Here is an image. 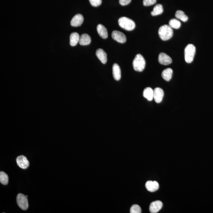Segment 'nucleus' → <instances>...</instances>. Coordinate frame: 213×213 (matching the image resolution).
Masks as SVG:
<instances>
[{"instance_id":"obj_1","label":"nucleus","mask_w":213,"mask_h":213,"mask_svg":"<svg viewBox=\"0 0 213 213\" xmlns=\"http://www.w3.org/2000/svg\"><path fill=\"white\" fill-rule=\"evenodd\" d=\"M158 34L162 40H168L172 37L173 34V29L169 25H163L160 27L158 30Z\"/></svg>"},{"instance_id":"obj_2","label":"nucleus","mask_w":213,"mask_h":213,"mask_svg":"<svg viewBox=\"0 0 213 213\" xmlns=\"http://www.w3.org/2000/svg\"><path fill=\"white\" fill-rule=\"evenodd\" d=\"M118 22L121 28L128 31L133 30L135 27V22L132 20L125 17L120 18Z\"/></svg>"},{"instance_id":"obj_3","label":"nucleus","mask_w":213,"mask_h":213,"mask_svg":"<svg viewBox=\"0 0 213 213\" xmlns=\"http://www.w3.org/2000/svg\"><path fill=\"white\" fill-rule=\"evenodd\" d=\"M145 60L141 54H138L135 56L133 62V66L135 71H142L145 68Z\"/></svg>"},{"instance_id":"obj_4","label":"nucleus","mask_w":213,"mask_h":213,"mask_svg":"<svg viewBox=\"0 0 213 213\" xmlns=\"http://www.w3.org/2000/svg\"><path fill=\"white\" fill-rule=\"evenodd\" d=\"M196 48L194 45L190 44L185 47L184 50V57L185 62L190 63L193 61L195 54Z\"/></svg>"},{"instance_id":"obj_5","label":"nucleus","mask_w":213,"mask_h":213,"mask_svg":"<svg viewBox=\"0 0 213 213\" xmlns=\"http://www.w3.org/2000/svg\"><path fill=\"white\" fill-rule=\"evenodd\" d=\"M17 203L21 209L25 210L28 209L29 203L28 199L23 194H19L17 196Z\"/></svg>"},{"instance_id":"obj_6","label":"nucleus","mask_w":213,"mask_h":213,"mask_svg":"<svg viewBox=\"0 0 213 213\" xmlns=\"http://www.w3.org/2000/svg\"><path fill=\"white\" fill-rule=\"evenodd\" d=\"M112 37L114 40L120 43H124L126 41V36L122 32L117 30L112 32Z\"/></svg>"},{"instance_id":"obj_7","label":"nucleus","mask_w":213,"mask_h":213,"mask_svg":"<svg viewBox=\"0 0 213 213\" xmlns=\"http://www.w3.org/2000/svg\"><path fill=\"white\" fill-rule=\"evenodd\" d=\"M17 164L18 166L23 169H26L29 166V162L25 156L21 155L18 156L16 159Z\"/></svg>"},{"instance_id":"obj_8","label":"nucleus","mask_w":213,"mask_h":213,"mask_svg":"<svg viewBox=\"0 0 213 213\" xmlns=\"http://www.w3.org/2000/svg\"><path fill=\"white\" fill-rule=\"evenodd\" d=\"M164 96V92L162 89L156 88L153 90V99L157 103L162 102Z\"/></svg>"},{"instance_id":"obj_9","label":"nucleus","mask_w":213,"mask_h":213,"mask_svg":"<svg viewBox=\"0 0 213 213\" xmlns=\"http://www.w3.org/2000/svg\"><path fill=\"white\" fill-rule=\"evenodd\" d=\"M158 61L161 65H170L172 62V60L169 56L165 53H161L158 57Z\"/></svg>"},{"instance_id":"obj_10","label":"nucleus","mask_w":213,"mask_h":213,"mask_svg":"<svg viewBox=\"0 0 213 213\" xmlns=\"http://www.w3.org/2000/svg\"><path fill=\"white\" fill-rule=\"evenodd\" d=\"M163 206L162 202L159 200L155 201L150 204L149 210L152 213H156L162 209Z\"/></svg>"},{"instance_id":"obj_11","label":"nucleus","mask_w":213,"mask_h":213,"mask_svg":"<svg viewBox=\"0 0 213 213\" xmlns=\"http://www.w3.org/2000/svg\"><path fill=\"white\" fill-rule=\"evenodd\" d=\"M83 17L81 14L75 15L71 20L70 24L72 27H77L80 26L83 23Z\"/></svg>"},{"instance_id":"obj_12","label":"nucleus","mask_w":213,"mask_h":213,"mask_svg":"<svg viewBox=\"0 0 213 213\" xmlns=\"http://www.w3.org/2000/svg\"><path fill=\"white\" fill-rule=\"evenodd\" d=\"M145 187L148 191L153 192L157 191L159 188V185L156 181H148L146 182Z\"/></svg>"},{"instance_id":"obj_13","label":"nucleus","mask_w":213,"mask_h":213,"mask_svg":"<svg viewBox=\"0 0 213 213\" xmlns=\"http://www.w3.org/2000/svg\"><path fill=\"white\" fill-rule=\"evenodd\" d=\"M112 75L115 80L119 81L121 78V68L118 64H114L112 66Z\"/></svg>"},{"instance_id":"obj_14","label":"nucleus","mask_w":213,"mask_h":213,"mask_svg":"<svg viewBox=\"0 0 213 213\" xmlns=\"http://www.w3.org/2000/svg\"><path fill=\"white\" fill-rule=\"evenodd\" d=\"M96 55L100 61L103 64H106L107 61V55L105 51L101 49H98L96 51Z\"/></svg>"},{"instance_id":"obj_15","label":"nucleus","mask_w":213,"mask_h":213,"mask_svg":"<svg viewBox=\"0 0 213 213\" xmlns=\"http://www.w3.org/2000/svg\"><path fill=\"white\" fill-rule=\"evenodd\" d=\"M80 36L77 33H71L70 37V44L71 46H75L80 41Z\"/></svg>"},{"instance_id":"obj_16","label":"nucleus","mask_w":213,"mask_h":213,"mask_svg":"<svg viewBox=\"0 0 213 213\" xmlns=\"http://www.w3.org/2000/svg\"><path fill=\"white\" fill-rule=\"evenodd\" d=\"M97 30L99 35L103 39H106L108 37L107 30L104 26L99 24L97 27Z\"/></svg>"},{"instance_id":"obj_17","label":"nucleus","mask_w":213,"mask_h":213,"mask_svg":"<svg viewBox=\"0 0 213 213\" xmlns=\"http://www.w3.org/2000/svg\"><path fill=\"white\" fill-rule=\"evenodd\" d=\"M143 96L148 101H151L153 98V91L151 88H146L143 92Z\"/></svg>"},{"instance_id":"obj_18","label":"nucleus","mask_w":213,"mask_h":213,"mask_svg":"<svg viewBox=\"0 0 213 213\" xmlns=\"http://www.w3.org/2000/svg\"><path fill=\"white\" fill-rule=\"evenodd\" d=\"M91 38L89 35L86 34H83L80 36L79 44L81 45H89L91 42Z\"/></svg>"},{"instance_id":"obj_19","label":"nucleus","mask_w":213,"mask_h":213,"mask_svg":"<svg viewBox=\"0 0 213 213\" xmlns=\"http://www.w3.org/2000/svg\"><path fill=\"white\" fill-rule=\"evenodd\" d=\"M173 71L170 68H168L164 70L162 73V77L164 80L167 81H169L172 77Z\"/></svg>"},{"instance_id":"obj_20","label":"nucleus","mask_w":213,"mask_h":213,"mask_svg":"<svg viewBox=\"0 0 213 213\" xmlns=\"http://www.w3.org/2000/svg\"><path fill=\"white\" fill-rule=\"evenodd\" d=\"M163 7L162 5L160 4H158L153 8V10L151 12V14L153 16H156L162 14L163 13Z\"/></svg>"},{"instance_id":"obj_21","label":"nucleus","mask_w":213,"mask_h":213,"mask_svg":"<svg viewBox=\"0 0 213 213\" xmlns=\"http://www.w3.org/2000/svg\"><path fill=\"white\" fill-rule=\"evenodd\" d=\"M175 16L178 19L181 20L183 22H186L188 19V17L185 14L184 12L181 10H178L176 11Z\"/></svg>"},{"instance_id":"obj_22","label":"nucleus","mask_w":213,"mask_h":213,"mask_svg":"<svg viewBox=\"0 0 213 213\" xmlns=\"http://www.w3.org/2000/svg\"><path fill=\"white\" fill-rule=\"evenodd\" d=\"M0 182L3 185H7L8 182V176L3 171L0 172Z\"/></svg>"},{"instance_id":"obj_23","label":"nucleus","mask_w":213,"mask_h":213,"mask_svg":"<svg viewBox=\"0 0 213 213\" xmlns=\"http://www.w3.org/2000/svg\"><path fill=\"white\" fill-rule=\"evenodd\" d=\"M169 25L172 28L179 29L180 28L181 23L178 20L173 19L170 20L169 22Z\"/></svg>"},{"instance_id":"obj_24","label":"nucleus","mask_w":213,"mask_h":213,"mask_svg":"<svg viewBox=\"0 0 213 213\" xmlns=\"http://www.w3.org/2000/svg\"><path fill=\"white\" fill-rule=\"evenodd\" d=\"M130 212L131 213H141V208L138 205H133L130 208Z\"/></svg>"},{"instance_id":"obj_25","label":"nucleus","mask_w":213,"mask_h":213,"mask_svg":"<svg viewBox=\"0 0 213 213\" xmlns=\"http://www.w3.org/2000/svg\"><path fill=\"white\" fill-rule=\"evenodd\" d=\"M91 5L94 7H98L101 5L102 3L101 0H89Z\"/></svg>"},{"instance_id":"obj_26","label":"nucleus","mask_w":213,"mask_h":213,"mask_svg":"<svg viewBox=\"0 0 213 213\" xmlns=\"http://www.w3.org/2000/svg\"><path fill=\"white\" fill-rule=\"evenodd\" d=\"M157 0H143V4L144 6L153 5L156 3Z\"/></svg>"},{"instance_id":"obj_27","label":"nucleus","mask_w":213,"mask_h":213,"mask_svg":"<svg viewBox=\"0 0 213 213\" xmlns=\"http://www.w3.org/2000/svg\"><path fill=\"white\" fill-rule=\"evenodd\" d=\"M132 0H119V3L121 5L126 6L130 3Z\"/></svg>"},{"instance_id":"obj_28","label":"nucleus","mask_w":213,"mask_h":213,"mask_svg":"<svg viewBox=\"0 0 213 213\" xmlns=\"http://www.w3.org/2000/svg\"><path fill=\"white\" fill-rule=\"evenodd\" d=\"M26 197L27 198L28 197V196H27V195H26Z\"/></svg>"}]
</instances>
